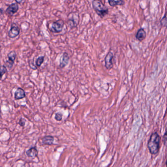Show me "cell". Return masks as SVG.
<instances>
[{"label":"cell","mask_w":167,"mask_h":167,"mask_svg":"<svg viewBox=\"0 0 167 167\" xmlns=\"http://www.w3.org/2000/svg\"><path fill=\"white\" fill-rule=\"evenodd\" d=\"M160 137L157 133H154L150 135L148 141V148L149 152L152 155L158 153L159 150Z\"/></svg>","instance_id":"6da1fadb"},{"label":"cell","mask_w":167,"mask_h":167,"mask_svg":"<svg viewBox=\"0 0 167 167\" xmlns=\"http://www.w3.org/2000/svg\"><path fill=\"white\" fill-rule=\"evenodd\" d=\"M92 7L97 14L100 17H103L108 13V9L101 1L95 0L92 2Z\"/></svg>","instance_id":"7a4b0ae2"},{"label":"cell","mask_w":167,"mask_h":167,"mask_svg":"<svg viewBox=\"0 0 167 167\" xmlns=\"http://www.w3.org/2000/svg\"><path fill=\"white\" fill-rule=\"evenodd\" d=\"M79 13L77 12H73L69 14L68 15L69 26L71 28H74L77 26L79 22Z\"/></svg>","instance_id":"3957f363"},{"label":"cell","mask_w":167,"mask_h":167,"mask_svg":"<svg viewBox=\"0 0 167 167\" xmlns=\"http://www.w3.org/2000/svg\"><path fill=\"white\" fill-rule=\"evenodd\" d=\"M64 26V22L62 20L59 19L53 22L51 27V31L54 33L61 32Z\"/></svg>","instance_id":"277c9868"},{"label":"cell","mask_w":167,"mask_h":167,"mask_svg":"<svg viewBox=\"0 0 167 167\" xmlns=\"http://www.w3.org/2000/svg\"><path fill=\"white\" fill-rule=\"evenodd\" d=\"M20 30L17 25L15 23H12L11 25L10 30L8 32V35L10 38H14L19 35Z\"/></svg>","instance_id":"5b68a950"},{"label":"cell","mask_w":167,"mask_h":167,"mask_svg":"<svg viewBox=\"0 0 167 167\" xmlns=\"http://www.w3.org/2000/svg\"><path fill=\"white\" fill-rule=\"evenodd\" d=\"M17 57V54L15 51H10L8 55H7V60L6 61V64L9 68H11L13 64L14 61H15L16 58Z\"/></svg>","instance_id":"8992f818"},{"label":"cell","mask_w":167,"mask_h":167,"mask_svg":"<svg viewBox=\"0 0 167 167\" xmlns=\"http://www.w3.org/2000/svg\"><path fill=\"white\" fill-rule=\"evenodd\" d=\"M113 54L111 51H109L106 55L104 62H105V66L107 69H111L113 67Z\"/></svg>","instance_id":"52a82bcc"},{"label":"cell","mask_w":167,"mask_h":167,"mask_svg":"<svg viewBox=\"0 0 167 167\" xmlns=\"http://www.w3.org/2000/svg\"><path fill=\"white\" fill-rule=\"evenodd\" d=\"M70 61V57L68 53H64L59 60V67L61 68H63L65 66L68 64L69 62Z\"/></svg>","instance_id":"ba28073f"},{"label":"cell","mask_w":167,"mask_h":167,"mask_svg":"<svg viewBox=\"0 0 167 167\" xmlns=\"http://www.w3.org/2000/svg\"><path fill=\"white\" fill-rule=\"evenodd\" d=\"M19 10V5L17 3H12L9 5L7 8L5 12L9 15H13Z\"/></svg>","instance_id":"9c48e42d"},{"label":"cell","mask_w":167,"mask_h":167,"mask_svg":"<svg viewBox=\"0 0 167 167\" xmlns=\"http://www.w3.org/2000/svg\"><path fill=\"white\" fill-rule=\"evenodd\" d=\"M26 97V93L24 90L21 88H18L14 93V99L16 100L24 99Z\"/></svg>","instance_id":"30bf717a"},{"label":"cell","mask_w":167,"mask_h":167,"mask_svg":"<svg viewBox=\"0 0 167 167\" xmlns=\"http://www.w3.org/2000/svg\"><path fill=\"white\" fill-rule=\"evenodd\" d=\"M26 154L28 157L34 159L38 156V149H36L35 147L30 148V149H28L26 152Z\"/></svg>","instance_id":"8fae6325"},{"label":"cell","mask_w":167,"mask_h":167,"mask_svg":"<svg viewBox=\"0 0 167 167\" xmlns=\"http://www.w3.org/2000/svg\"><path fill=\"white\" fill-rule=\"evenodd\" d=\"M146 37V33L144 28H140L136 34V38L140 41H143Z\"/></svg>","instance_id":"7c38bea8"},{"label":"cell","mask_w":167,"mask_h":167,"mask_svg":"<svg viewBox=\"0 0 167 167\" xmlns=\"http://www.w3.org/2000/svg\"><path fill=\"white\" fill-rule=\"evenodd\" d=\"M42 141L43 144L44 145L50 146L53 145L54 141V138L50 135H48L43 138Z\"/></svg>","instance_id":"4fadbf2b"},{"label":"cell","mask_w":167,"mask_h":167,"mask_svg":"<svg viewBox=\"0 0 167 167\" xmlns=\"http://www.w3.org/2000/svg\"><path fill=\"white\" fill-rule=\"evenodd\" d=\"M108 3L111 7H115L116 5H123L125 4V2L123 0L119 1H115V0H109L108 1Z\"/></svg>","instance_id":"5bb4252c"},{"label":"cell","mask_w":167,"mask_h":167,"mask_svg":"<svg viewBox=\"0 0 167 167\" xmlns=\"http://www.w3.org/2000/svg\"><path fill=\"white\" fill-rule=\"evenodd\" d=\"M44 58L45 57L44 56H40L36 59L35 64L38 67H40L41 65L42 64L44 61Z\"/></svg>","instance_id":"9a60e30c"},{"label":"cell","mask_w":167,"mask_h":167,"mask_svg":"<svg viewBox=\"0 0 167 167\" xmlns=\"http://www.w3.org/2000/svg\"><path fill=\"white\" fill-rule=\"evenodd\" d=\"M160 22L161 24L162 25V26L164 27L167 26V12H166L163 17L162 18Z\"/></svg>","instance_id":"2e32d148"},{"label":"cell","mask_w":167,"mask_h":167,"mask_svg":"<svg viewBox=\"0 0 167 167\" xmlns=\"http://www.w3.org/2000/svg\"><path fill=\"white\" fill-rule=\"evenodd\" d=\"M8 72V70H7V67H5V66L2 65L1 67V77H3L5 74L7 73Z\"/></svg>","instance_id":"e0dca14e"},{"label":"cell","mask_w":167,"mask_h":167,"mask_svg":"<svg viewBox=\"0 0 167 167\" xmlns=\"http://www.w3.org/2000/svg\"><path fill=\"white\" fill-rule=\"evenodd\" d=\"M55 119L57 121H61L62 119V114L61 113H56L55 115Z\"/></svg>","instance_id":"ac0fdd59"},{"label":"cell","mask_w":167,"mask_h":167,"mask_svg":"<svg viewBox=\"0 0 167 167\" xmlns=\"http://www.w3.org/2000/svg\"><path fill=\"white\" fill-rule=\"evenodd\" d=\"M18 123L21 126H25V123H26V120L24 119L21 118L19 120Z\"/></svg>","instance_id":"d6986e66"},{"label":"cell","mask_w":167,"mask_h":167,"mask_svg":"<svg viewBox=\"0 0 167 167\" xmlns=\"http://www.w3.org/2000/svg\"><path fill=\"white\" fill-rule=\"evenodd\" d=\"M164 142L165 144L167 143V132L164 135Z\"/></svg>","instance_id":"ffe728a7"},{"label":"cell","mask_w":167,"mask_h":167,"mask_svg":"<svg viewBox=\"0 0 167 167\" xmlns=\"http://www.w3.org/2000/svg\"><path fill=\"white\" fill-rule=\"evenodd\" d=\"M25 1H16V3H17V4H20L21 3H24Z\"/></svg>","instance_id":"44dd1931"},{"label":"cell","mask_w":167,"mask_h":167,"mask_svg":"<svg viewBox=\"0 0 167 167\" xmlns=\"http://www.w3.org/2000/svg\"><path fill=\"white\" fill-rule=\"evenodd\" d=\"M3 8H1V14H3Z\"/></svg>","instance_id":"7402d4cb"}]
</instances>
